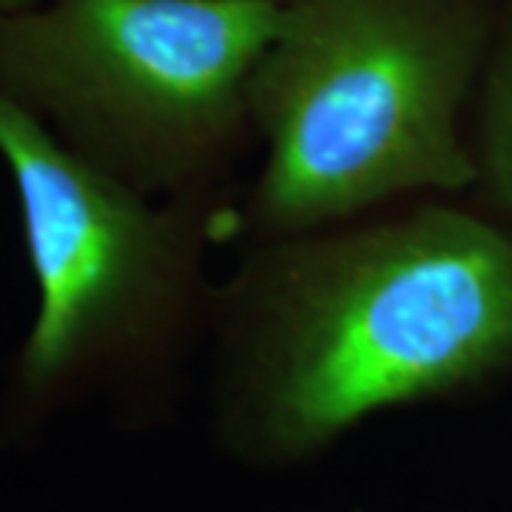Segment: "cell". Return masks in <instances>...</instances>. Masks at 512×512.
Instances as JSON below:
<instances>
[{"mask_svg":"<svg viewBox=\"0 0 512 512\" xmlns=\"http://www.w3.org/2000/svg\"><path fill=\"white\" fill-rule=\"evenodd\" d=\"M222 450L285 470L367 419L476 396L512 373V237L441 197L248 242L217 288Z\"/></svg>","mask_w":512,"mask_h":512,"instance_id":"obj_1","label":"cell"},{"mask_svg":"<svg viewBox=\"0 0 512 512\" xmlns=\"http://www.w3.org/2000/svg\"><path fill=\"white\" fill-rule=\"evenodd\" d=\"M498 0H279L251 83L248 242L476 185L470 114Z\"/></svg>","mask_w":512,"mask_h":512,"instance_id":"obj_2","label":"cell"},{"mask_svg":"<svg viewBox=\"0 0 512 512\" xmlns=\"http://www.w3.org/2000/svg\"><path fill=\"white\" fill-rule=\"evenodd\" d=\"M0 160L37 285L6 390V436H26L97 393L134 419L157 416L185 359L211 336L208 251L237 234L231 194L146 197L3 92Z\"/></svg>","mask_w":512,"mask_h":512,"instance_id":"obj_3","label":"cell"},{"mask_svg":"<svg viewBox=\"0 0 512 512\" xmlns=\"http://www.w3.org/2000/svg\"><path fill=\"white\" fill-rule=\"evenodd\" d=\"M279 0H35L0 12V92L154 200L225 194Z\"/></svg>","mask_w":512,"mask_h":512,"instance_id":"obj_4","label":"cell"},{"mask_svg":"<svg viewBox=\"0 0 512 512\" xmlns=\"http://www.w3.org/2000/svg\"><path fill=\"white\" fill-rule=\"evenodd\" d=\"M470 148L481 202L512 220V0H498L490 55L470 114Z\"/></svg>","mask_w":512,"mask_h":512,"instance_id":"obj_5","label":"cell"},{"mask_svg":"<svg viewBox=\"0 0 512 512\" xmlns=\"http://www.w3.org/2000/svg\"><path fill=\"white\" fill-rule=\"evenodd\" d=\"M35 0H0V12H12V9H20V6H32Z\"/></svg>","mask_w":512,"mask_h":512,"instance_id":"obj_6","label":"cell"}]
</instances>
